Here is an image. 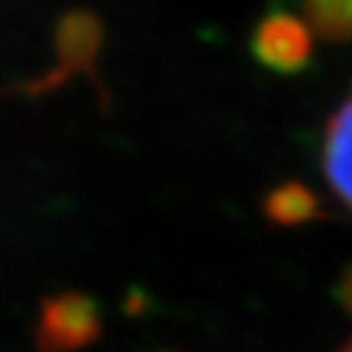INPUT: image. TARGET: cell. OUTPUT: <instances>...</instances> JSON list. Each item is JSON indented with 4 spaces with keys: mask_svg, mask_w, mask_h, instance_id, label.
Returning a JSON list of instances; mask_svg holds the SVG:
<instances>
[{
    "mask_svg": "<svg viewBox=\"0 0 352 352\" xmlns=\"http://www.w3.org/2000/svg\"><path fill=\"white\" fill-rule=\"evenodd\" d=\"M250 50L263 69L294 75L314 58V34L305 20L292 12H270L255 23Z\"/></svg>",
    "mask_w": 352,
    "mask_h": 352,
    "instance_id": "6da1fadb",
    "label": "cell"
},
{
    "mask_svg": "<svg viewBox=\"0 0 352 352\" xmlns=\"http://www.w3.org/2000/svg\"><path fill=\"white\" fill-rule=\"evenodd\" d=\"M100 336V311L92 297L64 292L42 300L39 311V349L42 352H78Z\"/></svg>",
    "mask_w": 352,
    "mask_h": 352,
    "instance_id": "7a4b0ae2",
    "label": "cell"
},
{
    "mask_svg": "<svg viewBox=\"0 0 352 352\" xmlns=\"http://www.w3.org/2000/svg\"><path fill=\"white\" fill-rule=\"evenodd\" d=\"M322 175L336 200L352 214V92L341 100L324 125Z\"/></svg>",
    "mask_w": 352,
    "mask_h": 352,
    "instance_id": "3957f363",
    "label": "cell"
},
{
    "mask_svg": "<svg viewBox=\"0 0 352 352\" xmlns=\"http://www.w3.org/2000/svg\"><path fill=\"white\" fill-rule=\"evenodd\" d=\"M100 39H103V28L89 12L67 14L64 23L58 25V34H56L58 67L50 78H45L39 83V89H50V86L61 83L67 75H72L78 69H92L98 50H100Z\"/></svg>",
    "mask_w": 352,
    "mask_h": 352,
    "instance_id": "277c9868",
    "label": "cell"
},
{
    "mask_svg": "<svg viewBox=\"0 0 352 352\" xmlns=\"http://www.w3.org/2000/svg\"><path fill=\"white\" fill-rule=\"evenodd\" d=\"M263 214L278 228H297V225H308V222L319 219L322 206H319V197L305 184L286 181L267 195V200H263Z\"/></svg>",
    "mask_w": 352,
    "mask_h": 352,
    "instance_id": "5b68a950",
    "label": "cell"
},
{
    "mask_svg": "<svg viewBox=\"0 0 352 352\" xmlns=\"http://www.w3.org/2000/svg\"><path fill=\"white\" fill-rule=\"evenodd\" d=\"M302 20L324 42H352V0H302Z\"/></svg>",
    "mask_w": 352,
    "mask_h": 352,
    "instance_id": "8992f818",
    "label": "cell"
},
{
    "mask_svg": "<svg viewBox=\"0 0 352 352\" xmlns=\"http://www.w3.org/2000/svg\"><path fill=\"white\" fill-rule=\"evenodd\" d=\"M336 302L341 305V311L346 316H352V263L341 272V278L336 283Z\"/></svg>",
    "mask_w": 352,
    "mask_h": 352,
    "instance_id": "52a82bcc",
    "label": "cell"
},
{
    "mask_svg": "<svg viewBox=\"0 0 352 352\" xmlns=\"http://www.w3.org/2000/svg\"><path fill=\"white\" fill-rule=\"evenodd\" d=\"M338 352H352V338H349V341H346V344H344Z\"/></svg>",
    "mask_w": 352,
    "mask_h": 352,
    "instance_id": "ba28073f",
    "label": "cell"
}]
</instances>
